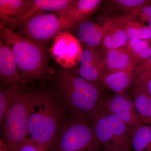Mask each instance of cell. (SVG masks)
<instances>
[{
  "label": "cell",
  "instance_id": "4316f807",
  "mask_svg": "<svg viewBox=\"0 0 151 151\" xmlns=\"http://www.w3.org/2000/svg\"><path fill=\"white\" fill-rule=\"evenodd\" d=\"M137 18L141 23L144 25L146 22L151 19V4L144 6Z\"/></svg>",
  "mask_w": 151,
  "mask_h": 151
},
{
  "label": "cell",
  "instance_id": "ba28073f",
  "mask_svg": "<svg viewBox=\"0 0 151 151\" xmlns=\"http://www.w3.org/2000/svg\"><path fill=\"white\" fill-rule=\"evenodd\" d=\"M83 47L77 37L63 31L52 41L50 54L54 60L65 69H70L79 62Z\"/></svg>",
  "mask_w": 151,
  "mask_h": 151
},
{
  "label": "cell",
  "instance_id": "d6986e66",
  "mask_svg": "<svg viewBox=\"0 0 151 151\" xmlns=\"http://www.w3.org/2000/svg\"><path fill=\"white\" fill-rule=\"evenodd\" d=\"M116 17L124 28L129 40L137 39L151 40V30L148 26L141 23L137 18L127 14L122 15Z\"/></svg>",
  "mask_w": 151,
  "mask_h": 151
},
{
  "label": "cell",
  "instance_id": "5b68a950",
  "mask_svg": "<svg viewBox=\"0 0 151 151\" xmlns=\"http://www.w3.org/2000/svg\"><path fill=\"white\" fill-rule=\"evenodd\" d=\"M89 121L103 149L112 151H132V129L119 117L103 107Z\"/></svg>",
  "mask_w": 151,
  "mask_h": 151
},
{
  "label": "cell",
  "instance_id": "2e32d148",
  "mask_svg": "<svg viewBox=\"0 0 151 151\" xmlns=\"http://www.w3.org/2000/svg\"><path fill=\"white\" fill-rule=\"evenodd\" d=\"M76 27L77 38L83 48H96L100 46L104 31L103 25L86 19Z\"/></svg>",
  "mask_w": 151,
  "mask_h": 151
},
{
  "label": "cell",
  "instance_id": "e0dca14e",
  "mask_svg": "<svg viewBox=\"0 0 151 151\" xmlns=\"http://www.w3.org/2000/svg\"><path fill=\"white\" fill-rule=\"evenodd\" d=\"M137 73L134 70H118L106 74L101 82L103 87L111 89L116 94L122 93L130 89Z\"/></svg>",
  "mask_w": 151,
  "mask_h": 151
},
{
  "label": "cell",
  "instance_id": "4fadbf2b",
  "mask_svg": "<svg viewBox=\"0 0 151 151\" xmlns=\"http://www.w3.org/2000/svg\"><path fill=\"white\" fill-rule=\"evenodd\" d=\"M104 29L100 49L108 51L125 46L129 40L124 28L116 17L107 19L103 23Z\"/></svg>",
  "mask_w": 151,
  "mask_h": 151
},
{
  "label": "cell",
  "instance_id": "4dcf8cb0",
  "mask_svg": "<svg viewBox=\"0 0 151 151\" xmlns=\"http://www.w3.org/2000/svg\"><path fill=\"white\" fill-rule=\"evenodd\" d=\"M102 151H112L108 150H106V149H103V150Z\"/></svg>",
  "mask_w": 151,
  "mask_h": 151
},
{
  "label": "cell",
  "instance_id": "83f0119b",
  "mask_svg": "<svg viewBox=\"0 0 151 151\" xmlns=\"http://www.w3.org/2000/svg\"><path fill=\"white\" fill-rule=\"evenodd\" d=\"M139 71L143 73L151 74V56L150 59L142 66Z\"/></svg>",
  "mask_w": 151,
  "mask_h": 151
},
{
  "label": "cell",
  "instance_id": "ac0fdd59",
  "mask_svg": "<svg viewBox=\"0 0 151 151\" xmlns=\"http://www.w3.org/2000/svg\"><path fill=\"white\" fill-rule=\"evenodd\" d=\"M136 110L141 121L151 125V96L142 84L133 82L130 88Z\"/></svg>",
  "mask_w": 151,
  "mask_h": 151
},
{
  "label": "cell",
  "instance_id": "9a60e30c",
  "mask_svg": "<svg viewBox=\"0 0 151 151\" xmlns=\"http://www.w3.org/2000/svg\"><path fill=\"white\" fill-rule=\"evenodd\" d=\"M34 5L33 0H0L1 26H7L24 17Z\"/></svg>",
  "mask_w": 151,
  "mask_h": 151
},
{
  "label": "cell",
  "instance_id": "7c38bea8",
  "mask_svg": "<svg viewBox=\"0 0 151 151\" xmlns=\"http://www.w3.org/2000/svg\"><path fill=\"white\" fill-rule=\"evenodd\" d=\"M0 79L2 84L19 86L22 76L11 50L3 41H0Z\"/></svg>",
  "mask_w": 151,
  "mask_h": 151
},
{
  "label": "cell",
  "instance_id": "f546056e",
  "mask_svg": "<svg viewBox=\"0 0 151 151\" xmlns=\"http://www.w3.org/2000/svg\"><path fill=\"white\" fill-rule=\"evenodd\" d=\"M149 26L148 27L151 30V19L149 21Z\"/></svg>",
  "mask_w": 151,
  "mask_h": 151
},
{
  "label": "cell",
  "instance_id": "277c9868",
  "mask_svg": "<svg viewBox=\"0 0 151 151\" xmlns=\"http://www.w3.org/2000/svg\"><path fill=\"white\" fill-rule=\"evenodd\" d=\"M82 116L72 114L65 120L50 151H99L98 141L91 122Z\"/></svg>",
  "mask_w": 151,
  "mask_h": 151
},
{
  "label": "cell",
  "instance_id": "44dd1931",
  "mask_svg": "<svg viewBox=\"0 0 151 151\" xmlns=\"http://www.w3.org/2000/svg\"><path fill=\"white\" fill-rule=\"evenodd\" d=\"M132 151H151V125L142 123L132 129Z\"/></svg>",
  "mask_w": 151,
  "mask_h": 151
},
{
  "label": "cell",
  "instance_id": "ffe728a7",
  "mask_svg": "<svg viewBox=\"0 0 151 151\" xmlns=\"http://www.w3.org/2000/svg\"><path fill=\"white\" fill-rule=\"evenodd\" d=\"M75 0H33V7L29 12L21 18L17 20L18 24L40 13L61 12L70 7L76 2Z\"/></svg>",
  "mask_w": 151,
  "mask_h": 151
},
{
  "label": "cell",
  "instance_id": "cb8c5ba5",
  "mask_svg": "<svg viewBox=\"0 0 151 151\" xmlns=\"http://www.w3.org/2000/svg\"><path fill=\"white\" fill-rule=\"evenodd\" d=\"M21 89L19 86H1L0 121L2 124L10 106Z\"/></svg>",
  "mask_w": 151,
  "mask_h": 151
},
{
  "label": "cell",
  "instance_id": "8992f818",
  "mask_svg": "<svg viewBox=\"0 0 151 151\" xmlns=\"http://www.w3.org/2000/svg\"><path fill=\"white\" fill-rule=\"evenodd\" d=\"M31 93L21 90L3 122L4 141L9 151H16L27 137L28 105Z\"/></svg>",
  "mask_w": 151,
  "mask_h": 151
},
{
  "label": "cell",
  "instance_id": "484cf974",
  "mask_svg": "<svg viewBox=\"0 0 151 151\" xmlns=\"http://www.w3.org/2000/svg\"><path fill=\"white\" fill-rule=\"evenodd\" d=\"M133 82L142 84L151 96V75H136Z\"/></svg>",
  "mask_w": 151,
  "mask_h": 151
},
{
  "label": "cell",
  "instance_id": "603a6c76",
  "mask_svg": "<svg viewBox=\"0 0 151 151\" xmlns=\"http://www.w3.org/2000/svg\"><path fill=\"white\" fill-rule=\"evenodd\" d=\"M113 9L123 11L124 14L137 18L144 6L151 4L149 0H112L108 2Z\"/></svg>",
  "mask_w": 151,
  "mask_h": 151
},
{
  "label": "cell",
  "instance_id": "d4e9b609",
  "mask_svg": "<svg viewBox=\"0 0 151 151\" xmlns=\"http://www.w3.org/2000/svg\"><path fill=\"white\" fill-rule=\"evenodd\" d=\"M49 149L29 139H26L16 151H47Z\"/></svg>",
  "mask_w": 151,
  "mask_h": 151
},
{
  "label": "cell",
  "instance_id": "6da1fadb",
  "mask_svg": "<svg viewBox=\"0 0 151 151\" xmlns=\"http://www.w3.org/2000/svg\"><path fill=\"white\" fill-rule=\"evenodd\" d=\"M27 135L49 149L65 122L62 108L48 92H32L28 105Z\"/></svg>",
  "mask_w": 151,
  "mask_h": 151
},
{
  "label": "cell",
  "instance_id": "5bb4252c",
  "mask_svg": "<svg viewBox=\"0 0 151 151\" xmlns=\"http://www.w3.org/2000/svg\"><path fill=\"white\" fill-rule=\"evenodd\" d=\"M105 75L122 70H136L138 72L141 68L135 62L125 46L105 51Z\"/></svg>",
  "mask_w": 151,
  "mask_h": 151
},
{
  "label": "cell",
  "instance_id": "52a82bcc",
  "mask_svg": "<svg viewBox=\"0 0 151 151\" xmlns=\"http://www.w3.org/2000/svg\"><path fill=\"white\" fill-rule=\"evenodd\" d=\"M16 32L45 48L65 29L62 19L55 13H40L19 24Z\"/></svg>",
  "mask_w": 151,
  "mask_h": 151
},
{
  "label": "cell",
  "instance_id": "9c48e42d",
  "mask_svg": "<svg viewBox=\"0 0 151 151\" xmlns=\"http://www.w3.org/2000/svg\"><path fill=\"white\" fill-rule=\"evenodd\" d=\"M105 51L98 47H83L79 65L70 70L88 81H101L105 74Z\"/></svg>",
  "mask_w": 151,
  "mask_h": 151
},
{
  "label": "cell",
  "instance_id": "f1b7e54d",
  "mask_svg": "<svg viewBox=\"0 0 151 151\" xmlns=\"http://www.w3.org/2000/svg\"><path fill=\"white\" fill-rule=\"evenodd\" d=\"M0 151H9L6 144L1 138L0 140Z\"/></svg>",
  "mask_w": 151,
  "mask_h": 151
},
{
  "label": "cell",
  "instance_id": "7a4b0ae2",
  "mask_svg": "<svg viewBox=\"0 0 151 151\" xmlns=\"http://www.w3.org/2000/svg\"><path fill=\"white\" fill-rule=\"evenodd\" d=\"M57 84L60 96L73 114L90 120L103 107L101 81H88L64 68L58 75Z\"/></svg>",
  "mask_w": 151,
  "mask_h": 151
},
{
  "label": "cell",
  "instance_id": "30bf717a",
  "mask_svg": "<svg viewBox=\"0 0 151 151\" xmlns=\"http://www.w3.org/2000/svg\"><path fill=\"white\" fill-rule=\"evenodd\" d=\"M103 107L119 117L131 129L143 123L136 110L134 100L127 92L105 97Z\"/></svg>",
  "mask_w": 151,
  "mask_h": 151
},
{
  "label": "cell",
  "instance_id": "7402d4cb",
  "mask_svg": "<svg viewBox=\"0 0 151 151\" xmlns=\"http://www.w3.org/2000/svg\"><path fill=\"white\" fill-rule=\"evenodd\" d=\"M151 40L132 39L125 45L133 59L140 67H142L151 56Z\"/></svg>",
  "mask_w": 151,
  "mask_h": 151
},
{
  "label": "cell",
  "instance_id": "8fae6325",
  "mask_svg": "<svg viewBox=\"0 0 151 151\" xmlns=\"http://www.w3.org/2000/svg\"><path fill=\"white\" fill-rule=\"evenodd\" d=\"M102 3L101 0H78L67 9L55 13L62 19L65 29L69 30L88 19L100 8Z\"/></svg>",
  "mask_w": 151,
  "mask_h": 151
},
{
  "label": "cell",
  "instance_id": "3957f363",
  "mask_svg": "<svg viewBox=\"0 0 151 151\" xmlns=\"http://www.w3.org/2000/svg\"><path fill=\"white\" fill-rule=\"evenodd\" d=\"M0 35L1 40L12 53L23 82L42 79L49 75L51 72L45 48L5 26H1Z\"/></svg>",
  "mask_w": 151,
  "mask_h": 151
}]
</instances>
